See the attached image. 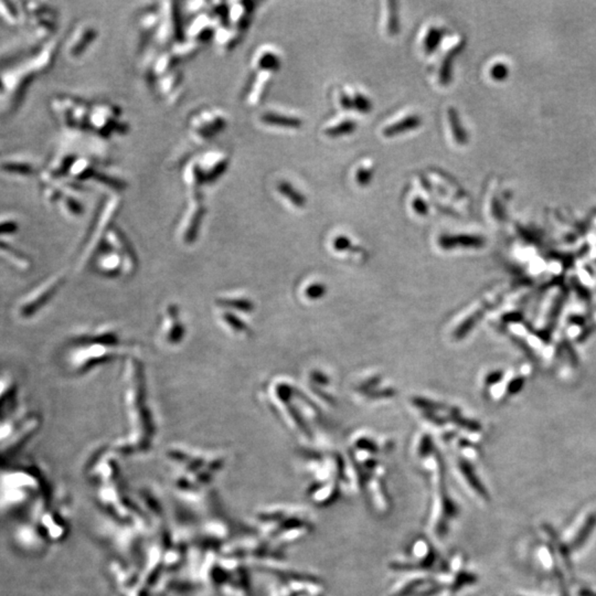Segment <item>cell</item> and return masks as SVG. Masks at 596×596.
<instances>
[{"instance_id":"obj_3","label":"cell","mask_w":596,"mask_h":596,"mask_svg":"<svg viewBox=\"0 0 596 596\" xmlns=\"http://www.w3.org/2000/svg\"><path fill=\"white\" fill-rule=\"evenodd\" d=\"M186 337V326L183 324L181 311L175 304L165 307L161 318L159 338L164 346L174 348L179 346Z\"/></svg>"},{"instance_id":"obj_5","label":"cell","mask_w":596,"mask_h":596,"mask_svg":"<svg viewBox=\"0 0 596 596\" xmlns=\"http://www.w3.org/2000/svg\"><path fill=\"white\" fill-rule=\"evenodd\" d=\"M241 316L242 315L240 314L227 311V309H222V308H218V311H216L218 322L222 327L225 328V331L230 333L233 337L243 339L245 337H250L252 331H251L250 326Z\"/></svg>"},{"instance_id":"obj_1","label":"cell","mask_w":596,"mask_h":596,"mask_svg":"<svg viewBox=\"0 0 596 596\" xmlns=\"http://www.w3.org/2000/svg\"><path fill=\"white\" fill-rule=\"evenodd\" d=\"M124 400L131 425V435L123 444L124 449L143 451L150 446L155 434V423L147 399L144 367L136 358L126 361L124 370Z\"/></svg>"},{"instance_id":"obj_13","label":"cell","mask_w":596,"mask_h":596,"mask_svg":"<svg viewBox=\"0 0 596 596\" xmlns=\"http://www.w3.org/2000/svg\"><path fill=\"white\" fill-rule=\"evenodd\" d=\"M278 188L280 194H283L284 197L289 198V201L295 207H297V208H304L305 207L307 200L298 190H296L294 187L291 186V183L282 181V183H278Z\"/></svg>"},{"instance_id":"obj_19","label":"cell","mask_w":596,"mask_h":596,"mask_svg":"<svg viewBox=\"0 0 596 596\" xmlns=\"http://www.w3.org/2000/svg\"><path fill=\"white\" fill-rule=\"evenodd\" d=\"M353 107L357 108L358 111L362 112V113H368L372 110V103L364 95L356 93L355 96H353Z\"/></svg>"},{"instance_id":"obj_15","label":"cell","mask_w":596,"mask_h":596,"mask_svg":"<svg viewBox=\"0 0 596 596\" xmlns=\"http://www.w3.org/2000/svg\"><path fill=\"white\" fill-rule=\"evenodd\" d=\"M460 48H454L451 52H449V56H446V58L444 59L443 64H442L441 71H440V82H441L443 85H446L451 82V79H452V69H453V59H454L455 54L460 51Z\"/></svg>"},{"instance_id":"obj_24","label":"cell","mask_w":596,"mask_h":596,"mask_svg":"<svg viewBox=\"0 0 596 596\" xmlns=\"http://www.w3.org/2000/svg\"><path fill=\"white\" fill-rule=\"evenodd\" d=\"M349 247L350 241L348 238H345V236L337 238V240L335 241V247L337 250H345V249H348Z\"/></svg>"},{"instance_id":"obj_6","label":"cell","mask_w":596,"mask_h":596,"mask_svg":"<svg viewBox=\"0 0 596 596\" xmlns=\"http://www.w3.org/2000/svg\"><path fill=\"white\" fill-rule=\"evenodd\" d=\"M216 308L227 309L240 315H247L254 311V302L241 291H233L221 295L216 300Z\"/></svg>"},{"instance_id":"obj_16","label":"cell","mask_w":596,"mask_h":596,"mask_svg":"<svg viewBox=\"0 0 596 596\" xmlns=\"http://www.w3.org/2000/svg\"><path fill=\"white\" fill-rule=\"evenodd\" d=\"M443 30L438 28H431L427 32V38H425L424 47L425 51L427 53L433 52L436 48L440 45L442 38H443Z\"/></svg>"},{"instance_id":"obj_26","label":"cell","mask_w":596,"mask_h":596,"mask_svg":"<svg viewBox=\"0 0 596 596\" xmlns=\"http://www.w3.org/2000/svg\"><path fill=\"white\" fill-rule=\"evenodd\" d=\"M420 181H421L422 185H423V188H424L427 192H433L432 185H431L430 181H427L424 176H420Z\"/></svg>"},{"instance_id":"obj_11","label":"cell","mask_w":596,"mask_h":596,"mask_svg":"<svg viewBox=\"0 0 596 596\" xmlns=\"http://www.w3.org/2000/svg\"><path fill=\"white\" fill-rule=\"evenodd\" d=\"M447 115H449V125L452 130L453 136H454L456 143L460 145H465L467 143V133L465 128L462 126L460 116H458V110L455 107H449L447 110Z\"/></svg>"},{"instance_id":"obj_20","label":"cell","mask_w":596,"mask_h":596,"mask_svg":"<svg viewBox=\"0 0 596 596\" xmlns=\"http://www.w3.org/2000/svg\"><path fill=\"white\" fill-rule=\"evenodd\" d=\"M373 169L371 167L362 166L356 172V181L360 186H366L371 181Z\"/></svg>"},{"instance_id":"obj_25","label":"cell","mask_w":596,"mask_h":596,"mask_svg":"<svg viewBox=\"0 0 596 596\" xmlns=\"http://www.w3.org/2000/svg\"><path fill=\"white\" fill-rule=\"evenodd\" d=\"M524 386V380L522 379H516V380H513V382L511 383V387H509V391L511 393H516L518 392L520 389Z\"/></svg>"},{"instance_id":"obj_9","label":"cell","mask_w":596,"mask_h":596,"mask_svg":"<svg viewBox=\"0 0 596 596\" xmlns=\"http://www.w3.org/2000/svg\"><path fill=\"white\" fill-rule=\"evenodd\" d=\"M440 245L443 249H454L458 245L463 247H478L483 245V240L478 236H443L440 238Z\"/></svg>"},{"instance_id":"obj_12","label":"cell","mask_w":596,"mask_h":596,"mask_svg":"<svg viewBox=\"0 0 596 596\" xmlns=\"http://www.w3.org/2000/svg\"><path fill=\"white\" fill-rule=\"evenodd\" d=\"M596 527V513H590L588 518L585 519L584 524L579 529V533L574 537L572 541L571 546L573 549H579L584 546L585 542L590 538V535L593 533L594 528Z\"/></svg>"},{"instance_id":"obj_18","label":"cell","mask_w":596,"mask_h":596,"mask_svg":"<svg viewBox=\"0 0 596 596\" xmlns=\"http://www.w3.org/2000/svg\"><path fill=\"white\" fill-rule=\"evenodd\" d=\"M258 65L262 69L269 70V71L278 70L280 65V56L273 52H267L262 58L258 59Z\"/></svg>"},{"instance_id":"obj_17","label":"cell","mask_w":596,"mask_h":596,"mask_svg":"<svg viewBox=\"0 0 596 596\" xmlns=\"http://www.w3.org/2000/svg\"><path fill=\"white\" fill-rule=\"evenodd\" d=\"M388 31L390 34H398L400 29L399 16H398L397 3L388 1Z\"/></svg>"},{"instance_id":"obj_7","label":"cell","mask_w":596,"mask_h":596,"mask_svg":"<svg viewBox=\"0 0 596 596\" xmlns=\"http://www.w3.org/2000/svg\"><path fill=\"white\" fill-rule=\"evenodd\" d=\"M458 469H460V476L465 480L467 487L474 491L477 496L482 500H489V493L486 491L485 486L480 482V478L475 474L474 469H471V466L466 462H460L458 464Z\"/></svg>"},{"instance_id":"obj_21","label":"cell","mask_w":596,"mask_h":596,"mask_svg":"<svg viewBox=\"0 0 596 596\" xmlns=\"http://www.w3.org/2000/svg\"><path fill=\"white\" fill-rule=\"evenodd\" d=\"M563 304H564V297L561 296L555 302V305L552 307L551 315L549 316V322H548V328L551 329L555 326L557 322V317L560 315L561 309H562Z\"/></svg>"},{"instance_id":"obj_8","label":"cell","mask_w":596,"mask_h":596,"mask_svg":"<svg viewBox=\"0 0 596 596\" xmlns=\"http://www.w3.org/2000/svg\"><path fill=\"white\" fill-rule=\"evenodd\" d=\"M422 124V119L419 115H410L405 119H400L399 122L394 123L392 125L387 126L383 130V135L386 137L397 136L399 134L404 132L412 131L420 127Z\"/></svg>"},{"instance_id":"obj_22","label":"cell","mask_w":596,"mask_h":596,"mask_svg":"<svg viewBox=\"0 0 596 596\" xmlns=\"http://www.w3.org/2000/svg\"><path fill=\"white\" fill-rule=\"evenodd\" d=\"M413 209L415 210L416 214H421V216H425V214H429V205H427L424 200L420 197L415 198L413 200Z\"/></svg>"},{"instance_id":"obj_4","label":"cell","mask_w":596,"mask_h":596,"mask_svg":"<svg viewBox=\"0 0 596 596\" xmlns=\"http://www.w3.org/2000/svg\"><path fill=\"white\" fill-rule=\"evenodd\" d=\"M435 487V500L430 517V528L433 535L438 538H442L446 533L449 520L456 515V507H454L447 494L445 495L441 484H438Z\"/></svg>"},{"instance_id":"obj_10","label":"cell","mask_w":596,"mask_h":596,"mask_svg":"<svg viewBox=\"0 0 596 596\" xmlns=\"http://www.w3.org/2000/svg\"><path fill=\"white\" fill-rule=\"evenodd\" d=\"M262 121L269 125L280 126L286 128L302 127V119L298 117L284 116L282 114L265 113L262 116Z\"/></svg>"},{"instance_id":"obj_2","label":"cell","mask_w":596,"mask_h":596,"mask_svg":"<svg viewBox=\"0 0 596 596\" xmlns=\"http://www.w3.org/2000/svg\"><path fill=\"white\" fill-rule=\"evenodd\" d=\"M78 350L74 351L72 364L80 372H88L101 364H108L124 353L132 345L123 340L119 330L102 327L94 333L74 341Z\"/></svg>"},{"instance_id":"obj_23","label":"cell","mask_w":596,"mask_h":596,"mask_svg":"<svg viewBox=\"0 0 596 596\" xmlns=\"http://www.w3.org/2000/svg\"><path fill=\"white\" fill-rule=\"evenodd\" d=\"M340 102L346 110H350L353 107V99L346 94L345 92H340Z\"/></svg>"},{"instance_id":"obj_14","label":"cell","mask_w":596,"mask_h":596,"mask_svg":"<svg viewBox=\"0 0 596 596\" xmlns=\"http://www.w3.org/2000/svg\"><path fill=\"white\" fill-rule=\"evenodd\" d=\"M357 130V123L355 121H345V122H341L338 125L333 126V127H328L325 130V135H327L328 137H339L344 136V135H349V134L353 133V132Z\"/></svg>"},{"instance_id":"obj_27","label":"cell","mask_w":596,"mask_h":596,"mask_svg":"<svg viewBox=\"0 0 596 596\" xmlns=\"http://www.w3.org/2000/svg\"><path fill=\"white\" fill-rule=\"evenodd\" d=\"M500 378H502V375L497 372V373H493V375L489 376V381L491 383L497 382V381L500 380Z\"/></svg>"}]
</instances>
